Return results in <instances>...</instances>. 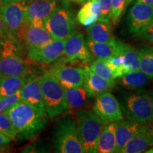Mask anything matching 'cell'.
<instances>
[{"instance_id": "cell-1", "label": "cell", "mask_w": 153, "mask_h": 153, "mask_svg": "<svg viewBox=\"0 0 153 153\" xmlns=\"http://www.w3.org/2000/svg\"><path fill=\"white\" fill-rule=\"evenodd\" d=\"M4 112L12 122L16 131V139L19 141L36 137L48 123V116H42L22 101L16 102Z\"/></svg>"}, {"instance_id": "cell-2", "label": "cell", "mask_w": 153, "mask_h": 153, "mask_svg": "<svg viewBox=\"0 0 153 153\" xmlns=\"http://www.w3.org/2000/svg\"><path fill=\"white\" fill-rule=\"evenodd\" d=\"M118 102L128 119L145 124L153 123V97L145 94L120 91Z\"/></svg>"}, {"instance_id": "cell-3", "label": "cell", "mask_w": 153, "mask_h": 153, "mask_svg": "<svg viewBox=\"0 0 153 153\" xmlns=\"http://www.w3.org/2000/svg\"><path fill=\"white\" fill-rule=\"evenodd\" d=\"M52 145L55 152H85L78 137L75 116L68 115L58 120L53 132Z\"/></svg>"}, {"instance_id": "cell-4", "label": "cell", "mask_w": 153, "mask_h": 153, "mask_svg": "<svg viewBox=\"0 0 153 153\" xmlns=\"http://www.w3.org/2000/svg\"><path fill=\"white\" fill-rule=\"evenodd\" d=\"M78 137L85 152H97L98 139L103 127L100 118L91 108H82L76 112Z\"/></svg>"}, {"instance_id": "cell-5", "label": "cell", "mask_w": 153, "mask_h": 153, "mask_svg": "<svg viewBox=\"0 0 153 153\" xmlns=\"http://www.w3.org/2000/svg\"><path fill=\"white\" fill-rule=\"evenodd\" d=\"M48 117L52 118L68 111L64 88L48 72L38 76Z\"/></svg>"}, {"instance_id": "cell-6", "label": "cell", "mask_w": 153, "mask_h": 153, "mask_svg": "<svg viewBox=\"0 0 153 153\" xmlns=\"http://www.w3.org/2000/svg\"><path fill=\"white\" fill-rule=\"evenodd\" d=\"M43 24L53 39L66 40L77 33L73 15L65 8L56 7L44 19Z\"/></svg>"}, {"instance_id": "cell-7", "label": "cell", "mask_w": 153, "mask_h": 153, "mask_svg": "<svg viewBox=\"0 0 153 153\" xmlns=\"http://www.w3.org/2000/svg\"><path fill=\"white\" fill-rule=\"evenodd\" d=\"M62 62L75 65L90 64L94 57L89 50L83 34L76 33L65 40L62 54Z\"/></svg>"}, {"instance_id": "cell-8", "label": "cell", "mask_w": 153, "mask_h": 153, "mask_svg": "<svg viewBox=\"0 0 153 153\" xmlns=\"http://www.w3.org/2000/svg\"><path fill=\"white\" fill-rule=\"evenodd\" d=\"M26 1L0 4V18L6 27L15 36H20L28 24L26 20Z\"/></svg>"}, {"instance_id": "cell-9", "label": "cell", "mask_w": 153, "mask_h": 153, "mask_svg": "<svg viewBox=\"0 0 153 153\" xmlns=\"http://www.w3.org/2000/svg\"><path fill=\"white\" fill-rule=\"evenodd\" d=\"M93 110L100 118L103 125L124 119L119 102L111 91L95 97Z\"/></svg>"}, {"instance_id": "cell-10", "label": "cell", "mask_w": 153, "mask_h": 153, "mask_svg": "<svg viewBox=\"0 0 153 153\" xmlns=\"http://www.w3.org/2000/svg\"><path fill=\"white\" fill-rule=\"evenodd\" d=\"M65 40L54 39L40 46H28L27 55L30 60L39 64H51L62 54Z\"/></svg>"}, {"instance_id": "cell-11", "label": "cell", "mask_w": 153, "mask_h": 153, "mask_svg": "<svg viewBox=\"0 0 153 153\" xmlns=\"http://www.w3.org/2000/svg\"><path fill=\"white\" fill-rule=\"evenodd\" d=\"M127 22L129 31L135 35L153 23V7L137 1L130 9Z\"/></svg>"}, {"instance_id": "cell-12", "label": "cell", "mask_w": 153, "mask_h": 153, "mask_svg": "<svg viewBox=\"0 0 153 153\" xmlns=\"http://www.w3.org/2000/svg\"><path fill=\"white\" fill-rule=\"evenodd\" d=\"M50 74L56 78L63 88L79 87L83 85L84 68L61 64L49 69Z\"/></svg>"}, {"instance_id": "cell-13", "label": "cell", "mask_w": 153, "mask_h": 153, "mask_svg": "<svg viewBox=\"0 0 153 153\" xmlns=\"http://www.w3.org/2000/svg\"><path fill=\"white\" fill-rule=\"evenodd\" d=\"M21 101L31 106L40 114L48 116L44 106L39 77L30 76L20 90Z\"/></svg>"}, {"instance_id": "cell-14", "label": "cell", "mask_w": 153, "mask_h": 153, "mask_svg": "<svg viewBox=\"0 0 153 153\" xmlns=\"http://www.w3.org/2000/svg\"><path fill=\"white\" fill-rule=\"evenodd\" d=\"M150 127V124L140 123L128 118L116 122L115 152H120L122 148L132 137L140 132L149 130Z\"/></svg>"}, {"instance_id": "cell-15", "label": "cell", "mask_w": 153, "mask_h": 153, "mask_svg": "<svg viewBox=\"0 0 153 153\" xmlns=\"http://www.w3.org/2000/svg\"><path fill=\"white\" fill-rule=\"evenodd\" d=\"M20 36L27 47L40 46L54 40L44 26L43 21L29 22L22 30Z\"/></svg>"}, {"instance_id": "cell-16", "label": "cell", "mask_w": 153, "mask_h": 153, "mask_svg": "<svg viewBox=\"0 0 153 153\" xmlns=\"http://www.w3.org/2000/svg\"><path fill=\"white\" fill-rule=\"evenodd\" d=\"M28 63L19 55L11 53H0V77L7 76L30 75Z\"/></svg>"}, {"instance_id": "cell-17", "label": "cell", "mask_w": 153, "mask_h": 153, "mask_svg": "<svg viewBox=\"0 0 153 153\" xmlns=\"http://www.w3.org/2000/svg\"><path fill=\"white\" fill-rule=\"evenodd\" d=\"M116 81H109L95 74L89 66L84 68L83 87L90 97L95 98L101 94L113 90Z\"/></svg>"}, {"instance_id": "cell-18", "label": "cell", "mask_w": 153, "mask_h": 153, "mask_svg": "<svg viewBox=\"0 0 153 153\" xmlns=\"http://www.w3.org/2000/svg\"><path fill=\"white\" fill-rule=\"evenodd\" d=\"M57 7L56 0H30L26 3L27 22L43 21Z\"/></svg>"}, {"instance_id": "cell-19", "label": "cell", "mask_w": 153, "mask_h": 153, "mask_svg": "<svg viewBox=\"0 0 153 153\" xmlns=\"http://www.w3.org/2000/svg\"><path fill=\"white\" fill-rule=\"evenodd\" d=\"M64 91L68 110L71 111L76 112L86 108L93 99V97L88 94L83 86L79 87L64 88Z\"/></svg>"}, {"instance_id": "cell-20", "label": "cell", "mask_w": 153, "mask_h": 153, "mask_svg": "<svg viewBox=\"0 0 153 153\" xmlns=\"http://www.w3.org/2000/svg\"><path fill=\"white\" fill-rule=\"evenodd\" d=\"M153 146V135L149 130L143 131L133 136L120 150L121 153H140L145 152Z\"/></svg>"}, {"instance_id": "cell-21", "label": "cell", "mask_w": 153, "mask_h": 153, "mask_svg": "<svg viewBox=\"0 0 153 153\" xmlns=\"http://www.w3.org/2000/svg\"><path fill=\"white\" fill-rule=\"evenodd\" d=\"M118 85L130 91L138 90L148 86L151 78L140 70L126 72L116 78Z\"/></svg>"}, {"instance_id": "cell-22", "label": "cell", "mask_w": 153, "mask_h": 153, "mask_svg": "<svg viewBox=\"0 0 153 153\" xmlns=\"http://www.w3.org/2000/svg\"><path fill=\"white\" fill-rule=\"evenodd\" d=\"M116 122L107 123L102 128L97 146V152H115L116 148Z\"/></svg>"}, {"instance_id": "cell-23", "label": "cell", "mask_w": 153, "mask_h": 153, "mask_svg": "<svg viewBox=\"0 0 153 153\" xmlns=\"http://www.w3.org/2000/svg\"><path fill=\"white\" fill-rule=\"evenodd\" d=\"M87 31L88 38L94 42L106 43H114L116 42L111 27L108 23L97 21L88 26Z\"/></svg>"}, {"instance_id": "cell-24", "label": "cell", "mask_w": 153, "mask_h": 153, "mask_svg": "<svg viewBox=\"0 0 153 153\" xmlns=\"http://www.w3.org/2000/svg\"><path fill=\"white\" fill-rule=\"evenodd\" d=\"M101 13L99 0H89L77 14V20L82 26L88 27L99 20Z\"/></svg>"}, {"instance_id": "cell-25", "label": "cell", "mask_w": 153, "mask_h": 153, "mask_svg": "<svg viewBox=\"0 0 153 153\" xmlns=\"http://www.w3.org/2000/svg\"><path fill=\"white\" fill-rule=\"evenodd\" d=\"M27 76H7L0 77V99L14 94L21 90L30 78Z\"/></svg>"}, {"instance_id": "cell-26", "label": "cell", "mask_w": 153, "mask_h": 153, "mask_svg": "<svg viewBox=\"0 0 153 153\" xmlns=\"http://www.w3.org/2000/svg\"><path fill=\"white\" fill-rule=\"evenodd\" d=\"M117 43L119 53L123 56L124 65L127 72L139 70V50L123 41H118Z\"/></svg>"}, {"instance_id": "cell-27", "label": "cell", "mask_w": 153, "mask_h": 153, "mask_svg": "<svg viewBox=\"0 0 153 153\" xmlns=\"http://www.w3.org/2000/svg\"><path fill=\"white\" fill-rule=\"evenodd\" d=\"M88 47L91 51L94 57L98 59H107L108 57L114 56L118 53V45L117 41L114 43H97L89 38L87 41Z\"/></svg>"}, {"instance_id": "cell-28", "label": "cell", "mask_w": 153, "mask_h": 153, "mask_svg": "<svg viewBox=\"0 0 153 153\" xmlns=\"http://www.w3.org/2000/svg\"><path fill=\"white\" fill-rule=\"evenodd\" d=\"M139 70L153 78V48L145 47L139 50Z\"/></svg>"}, {"instance_id": "cell-29", "label": "cell", "mask_w": 153, "mask_h": 153, "mask_svg": "<svg viewBox=\"0 0 153 153\" xmlns=\"http://www.w3.org/2000/svg\"><path fill=\"white\" fill-rule=\"evenodd\" d=\"M89 68L95 74L104 79L109 81H115L116 79L114 72L105 59L97 58L94 60L90 63Z\"/></svg>"}, {"instance_id": "cell-30", "label": "cell", "mask_w": 153, "mask_h": 153, "mask_svg": "<svg viewBox=\"0 0 153 153\" xmlns=\"http://www.w3.org/2000/svg\"><path fill=\"white\" fill-rule=\"evenodd\" d=\"M0 133L10 137L11 140L16 139V129L10 118L4 112H0Z\"/></svg>"}, {"instance_id": "cell-31", "label": "cell", "mask_w": 153, "mask_h": 153, "mask_svg": "<svg viewBox=\"0 0 153 153\" xmlns=\"http://www.w3.org/2000/svg\"><path fill=\"white\" fill-rule=\"evenodd\" d=\"M126 3V0H111V19L114 24H116L119 20L120 15L122 14L125 8Z\"/></svg>"}, {"instance_id": "cell-32", "label": "cell", "mask_w": 153, "mask_h": 153, "mask_svg": "<svg viewBox=\"0 0 153 153\" xmlns=\"http://www.w3.org/2000/svg\"><path fill=\"white\" fill-rule=\"evenodd\" d=\"M99 1H100L101 13L98 21L110 24L111 11V0H99Z\"/></svg>"}, {"instance_id": "cell-33", "label": "cell", "mask_w": 153, "mask_h": 153, "mask_svg": "<svg viewBox=\"0 0 153 153\" xmlns=\"http://www.w3.org/2000/svg\"><path fill=\"white\" fill-rule=\"evenodd\" d=\"M19 101H21L20 90L14 94L1 99H0V112H4Z\"/></svg>"}, {"instance_id": "cell-34", "label": "cell", "mask_w": 153, "mask_h": 153, "mask_svg": "<svg viewBox=\"0 0 153 153\" xmlns=\"http://www.w3.org/2000/svg\"><path fill=\"white\" fill-rule=\"evenodd\" d=\"M0 38L6 41H13L14 43L19 45L16 36L11 33L8 28L6 27L1 18H0Z\"/></svg>"}, {"instance_id": "cell-35", "label": "cell", "mask_w": 153, "mask_h": 153, "mask_svg": "<svg viewBox=\"0 0 153 153\" xmlns=\"http://www.w3.org/2000/svg\"><path fill=\"white\" fill-rule=\"evenodd\" d=\"M135 36L137 38L146 40V41L153 43V23L135 34Z\"/></svg>"}, {"instance_id": "cell-36", "label": "cell", "mask_w": 153, "mask_h": 153, "mask_svg": "<svg viewBox=\"0 0 153 153\" xmlns=\"http://www.w3.org/2000/svg\"><path fill=\"white\" fill-rule=\"evenodd\" d=\"M12 140L10 137L0 133V145H8Z\"/></svg>"}, {"instance_id": "cell-37", "label": "cell", "mask_w": 153, "mask_h": 153, "mask_svg": "<svg viewBox=\"0 0 153 153\" xmlns=\"http://www.w3.org/2000/svg\"><path fill=\"white\" fill-rule=\"evenodd\" d=\"M26 0H0V4H11L15 2H21Z\"/></svg>"}, {"instance_id": "cell-38", "label": "cell", "mask_w": 153, "mask_h": 153, "mask_svg": "<svg viewBox=\"0 0 153 153\" xmlns=\"http://www.w3.org/2000/svg\"><path fill=\"white\" fill-rule=\"evenodd\" d=\"M9 148L7 145H0V153H4L9 152Z\"/></svg>"}, {"instance_id": "cell-39", "label": "cell", "mask_w": 153, "mask_h": 153, "mask_svg": "<svg viewBox=\"0 0 153 153\" xmlns=\"http://www.w3.org/2000/svg\"><path fill=\"white\" fill-rule=\"evenodd\" d=\"M137 1H140V2H142L146 4L152 6L153 7V0H136Z\"/></svg>"}, {"instance_id": "cell-40", "label": "cell", "mask_w": 153, "mask_h": 153, "mask_svg": "<svg viewBox=\"0 0 153 153\" xmlns=\"http://www.w3.org/2000/svg\"><path fill=\"white\" fill-rule=\"evenodd\" d=\"M67 1H72V2H75V3H78V4H83V3H85L87 0H67Z\"/></svg>"}, {"instance_id": "cell-41", "label": "cell", "mask_w": 153, "mask_h": 153, "mask_svg": "<svg viewBox=\"0 0 153 153\" xmlns=\"http://www.w3.org/2000/svg\"><path fill=\"white\" fill-rule=\"evenodd\" d=\"M149 131H150V133L153 135V123L150 124V129H149Z\"/></svg>"}]
</instances>
